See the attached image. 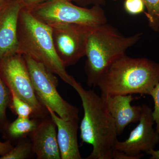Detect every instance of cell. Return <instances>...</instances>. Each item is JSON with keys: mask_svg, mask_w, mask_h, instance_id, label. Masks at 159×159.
<instances>
[{"mask_svg": "<svg viewBox=\"0 0 159 159\" xmlns=\"http://www.w3.org/2000/svg\"><path fill=\"white\" fill-rule=\"evenodd\" d=\"M81 99L84 116L80 125L82 143L93 147L87 159H112L118 141L116 128L104 100L76 81L72 86Z\"/></svg>", "mask_w": 159, "mask_h": 159, "instance_id": "6da1fadb", "label": "cell"}, {"mask_svg": "<svg viewBox=\"0 0 159 159\" xmlns=\"http://www.w3.org/2000/svg\"><path fill=\"white\" fill-rule=\"evenodd\" d=\"M159 82V63L124 54L106 69L97 87L104 95H150Z\"/></svg>", "mask_w": 159, "mask_h": 159, "instance_id": "7a4b0ae2", "label": "cell"}, {"mask_svg": "<svg viewBox=\"0 0 159 159\" xmlns=\"http://www.w3.org/2000/svg\"><path fill=\"white\" fill-rule=\"evenodd\" d=\"M18 53L42 63L49 70L72 86L76 80L67 73L54 47L51 27L21 9L17 29Z\"/></svg>", "mask_w": 159, "mask_h": 159, "instance_id": "3957f363", "label": "cell"}, {"mask_svg": "<svg viewBox=\"0 0 159 159\" xmlns=\"http://www.w3.org/2000/svg\"><path fill=\"white\" fill-rule=\"evenodd\" d=\"M142 33L125 36L107 23L91 28L86 49L87 84L97 87L99 77L115 60L139 41Z\"/></svg>", "mask_w": 159, "mask_h": 159, "instance_id": "277c9868", "label": "cell"}, {"mask_svg": "<svg viewBox=\"0 0 159 159\" xmlns=\"http://www.w3.org/2000/svg\"><path fill=\"white\" fill-rule=\"evenodd\" d=\"M29 11L51 27L74 24L93 28L107 23L106 16L99 4L87 8L74 5L70 0H48Z\"/></svg>", "mask_w": 159, "mask_h": 159, "instance_id": "5b68a950", "label": "cell"}, {"mask_svg": "<svg viewBox=\"0 0 159 159\" xmlns=\"http://www.w3.org/2000/svg\"><path fill=\"white\" fill-rule=\"evenodd\" d=\"M23 56L40 102L64 120L79 119L78 108L66 101L57 92L58 81L55 74L41 63L29 56Z\"/></svg>", "mask_w": 159, "mask_h": 159, "instance_id": "8992f818", "label": "cell"}, {"mask_svg": "<svg viewBox=\"0 0 159 159\" xmlns=\"http://www.w3.org/2000/svg\"><path fill=\"white\" fill-rule=\"evenodd\" d=\"M0 76L9 91L34 109V118L49 115L47 109L38 99L24 56L16 54L0 60Z\"/></svg>", "mask_w": 159, "mask_h": 159, "instance_id": "52a82bcc", "label": "cell"}, {"mask_svg": "<svg viewBox=\"0 0 159 159\" xmlns=\"http://www.w3.org/2000/svg\"><path fill=\"white\" fill-rule=\"evenodd\" d=\"M51 28L55 50L66 67L74 65L85 56L92 28L74 24L55 25Z\"/></svg>", "mask_w": 159, "mask_h": 159, "instance_id": "ba28073f", "label": "cell"}, {"mask_svg": "<svg viewBox=\"0 0 159 159\" xmlns=\"http://www.w3.org/2000/svg\"><path fill=\"white\" fill-rule=\"evenodd\" d=\"M142 111L139 124L130 132L125 141H117L115 150L122 152L136 159H141L144 155L154 149L159 144V133L153 128L155 122L152 116V110L148 106L142 105Z\"/></svg>", "mask_w": 159, "mask_h": 159, "instance_id": "9c48e42d", "label": "cell"}, {"mask_svg": "<svg viewBox=\"0 0 159 159\" xmlns=\"http://www.w3.org/2000/svg\"><path fill=\"white\" fill-rule=\"evenodd\" d=\"M21 7L18 0L0 7V60L18 53L17 29Z\"/></svg>", "mask_w": 159, "mask_h": 159, "instance_id": "30bf717a", "label": "cell"}, {"mask_svg": "<svg viewBox=\"0 0 159 159\" xmlns=\"http://www.w3.org/2000/svg\"><path fill=\"white\" fill-rule=\"evenodd\" d=\"M32 150L37 159H61L56 125L51 116L39 119L37 127L29 134Z\"/></svg>", "mask_w": 159, "mask_h": 159, "instance_id": "8fae6325", "label": "cell"}, {"mask_svg": "<svg viewBox=\"0 0 159 159\" xmlns=\"http://www.w3.org/2000/svg\"><path fill=\"white\" fill-rule=\"evenodd\" d=\"M109 111L115 122L117 134H121L126 126L138 122L142 111V106H132L131 102L137 99L132 95L101 94Z\"/></svg>", "mask_w": 159, "mask_h": 159, "instance_id": "7c38bea8", "label": "cell"}, {"mask_svg": "<svg viewBox=\"0 0 159 159\" xmlns=\"http://www.w3.org/2000/svg\"><path fill=\"white\" fill-rule=\"evenodd\" d=\"M47 110L57 127V142L61 159H82L77 139L79 119L64 120L50 109Z\"/></svg>", "mask_w": 159, "mask_h": 159, "instance_id": "4fadbf2b", "label": "cell"}, {"mask_svg": "<svg viewBox=\"0 0 159 159\" xmlns=\"http://www.w3.org/2000/svg\"><path fill=\"white\" fill-rule=\"evenodd\" d=\"M39 120L37 118L31 119L18 117L13 122L9 123L5 130L10 139H22L35 129Z\"/></svg>", "mask_w": 159, "mask_h": 159, "instance_id": "5bb4252c", "label": "cell"}, {"mask_svg": "<svg viewBox=\"0 0 159 159\" xmlns=\"http://www.w3.org/2000/svg\"><path fill=\"white\" fill-rule=\"evenodd\" d=\"M33 154L31 141L25 137L20 139L17 145L5 155L0 157V159H29Z\"/></svg>", "mask_w": 159, "mask_h": 159, "instance_id": "9a60e30c", "label": "cell"}, {"mask_svg": "<svg viewBox=\"0 0 159 159\" xmlns=\"http://www.w3.org/2000/svg\"><path fill=\"white\" fill-rule=\"evenodd\" d=\"M11 100L9 89L0 76V130H4L9 125L6 115V110Z\"/></svg>", "mask_w": 159, "mask_h": 159, "instance_id": "2e32d148", "label": "cell"}, {"mask_svg": "<svg viewBox=\"0 0 159 159\" xmlns=\"http://www.w3.org/2000/svg\"><path fill=\"white\" fill-rule=\"evenodd\" d=\"M11 100L9 106L18 117L22 118L34 117V110L30 104L18 97L12 91H10Z\"/></svg>", "mask_w": 159, "mask_h": 159, "instance_id": "e0dca14e", "label": "cell"}, {"mask_svg": "<svg viewBox=\"0 0 159 159\" xmlns=\"http://www.w3.org/2000/svg\"><path fill=\"white\" fill-rule=\"evenodd\" d=\"M147 9L145 12L149 27L153 31H159V0H142Z\"/></svg>", "mask_w": 159, "mask_h": 159, "instance_id": "ac0fdd59", "label": "cell"}, {"mask_svg": "<svg viewBox=\"0 0 159 159\" xmlns=\"http://www.w3.org/2000/svg\"><path fill=\"white\" fill-rule=\"evenodd\" d=\"M145 4L142 0H125L124 8L129 14L136 15L143 12Z\"/></svg>", "mask_w": 159, "mask_h": 159, "instance_id": "d6986e66", "label": "cell"}, {"mask_svg": "<svg viewBox=\"0 0 159 159\" xmlns=\"http://www.w3.org/2000/svg\"><path fill=\"white\" fill-rule=\"evenodd\" d=\"M153 99L154 106L152 111V116L156 123V130L159 133V82L155 86L150 93Z\"/></svg>", "mask_w": 159, "mask_h": 159, "instance_id": "ffe728a7", "label": "cell"}, {"mask_svg": "<svg viewBox=\"0 0 159 159\" xmlns=\"http://www.w3.org/2000/svg\"><path fill=\"white\" fill-rule=\"evenodd\" d=\"M48 0H18L22 9L31 11L34 7Z\"/></svg>", "mask_w": 159, "mask_h": 159, "instance_id": "44dd1931", "label": "cell"}, {"mask_svg": "<svg viewBox=\"0 0 159 159\" xmlns=\"http://www.w3.org/2000/svg\"><path fill=\"white\" fill-rule=\"evenodd\" d=\"M13 148L9 140L5 142H0V157L5 155Z\"/></svg>", "mask_w": 159, "mask_h": 159, "instance_id": "7402d4cb", "label": "cell"}, {"mask_svg": "<svg viewBox=\"0 0 159 159\" xmlns=\"http://www.w3.org/2000/svg\"><path fill=\"white\" fill-rule=\"evenodd\" d=\"M113 159H136L134 157L130 156L126 154L119 151L114 150L113 154Z\"/></svg>", "mask_w": 159, "mask_h": 159, "instance_id": "603a6c76", "label": "cell"}, {"mask_svg": "<svg viewBox=\"0 0 159 159\" xmlns=\"http://www.w3.org/2000/svg\"><path fill=\"white\" fill-rule=\"evenodd\" d=\"M71 2L74 1V2L78 3L79 5L82 6H86L91 4H95V5L99 4L101 0H70Z\"/></svg>", "mask_w": 159, "mask_h": 159, "instance_id": "cb8c5ba5", "label": "cell"}, {"mask_svg": "<svg viewBox=\"0 0 159 159\" xmlns=\"http://www.w3.org/2000/svg\"><path fill=\"white\" fill-rule=\"evenodd\" d=\"M146 153L150 155L151 159H159V150H155L154 149L148 151Z\"/></svg>", "mask_w": 159, "mask_h": 159, "instance_id": "d4e9b609", "label": "cell"}, {"mask_svg": "<svg viewBox=\"0 0 159 159\" xmlns=\"http://www.w3.org/2000/svg\"><path fill=\"white\" fill-rule=\"evenodd\" d=\"M7 2H8L7 0H0V7H2Z\"/></svg>", "mask_w": 159, "mask_h": 159, "instance_id": "484cf974", "label": "cell"}]
</instances>
